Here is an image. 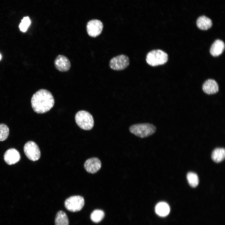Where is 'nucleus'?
I'll return each mask as SVG.
<instances>
[{"label":"nucleus","instance_id":"nucleus-1","mask_svg":"<svg viewBox=\"0 0 225 225\" xmlns=\"http://www.w3.org/2000/svg\"><path fill=\"white\" fill-rule=\"evenodd\" d=\"M54 99L52 93L45 89H41L34 93L31 99V104L34 111L42 114L48 112L53 106Z\"/></svg>","mask_w":225,"mask_h":225},{"label":"nucleus","instance_id":"nucleus-2","mask_svg":"<svg viewBox=\"0 0 225 225\" xmlns=\"http://www.w3.org/2000/svg\"><path fill=\"white\" fill-rule=\"evenodd\" d=\"M167 54L160 49L152 50L147 55L146 60L147 63L152 67L165 63L168 60Z\"/></svg>","mask_w":225,"mask_h":225},{"label":"nucleus","instance_id":"nucleus-3","mask_svg":"<svg viewBox=\"0 0 225 225\" xmlns=\"http://www.w3.org/2000/svg\"><path fill=\"white\" fill-rule=\"evenodd\" d=\"M156 127L149 123L134 124L129 128V131L132 133L141 138L148 137L156 132Z\"/></svg>","mask_w":225,"mask_h":225},{"label":"nucleus","instance_id":"nucleus-4","mask_svg":"<svg viewBox=\"0 0 225 225\" xmlns=\"http://www.w3.org/2000/svg\"><path fill=\"white\" fill-rule=\"evenodd\" d=\"M75 119L78 125L83 130H90L93 127V117L91 114L86 111H79L75 115Z\"/></svg>","mask_w":225,"mask_h":225},{"label":"nucleus","instance_id":"nucleus-5","mask_svg":"<svg viewBox=\"0 0 225 225\" xmlns=\"http://www.w3.org/2000/svg\"><path fill=\"white\" fill-rule=\"evenodd\" d=\"M83 198L79 195L73 196L67 198L65 201L66 208L72 212H77L81 210L84 205Z\"/></svg>","mask_w":225,"mask_h":225},{"label":"nucleus","instance_id":"nucleus-6","mask_svg":"<svg viewBox=\"0 0 225 225\" xmlns=\"http://www.w3.org/2000/svg\"><path fill=\"white\" fill-rule=\"evenodd\" d=\"M23 150L27 157L31 161H35L40 158V149L37 144L33 141L27 142L24 146Z\"/></svg>","mask_w":225,"mask_h":225},{"label":"nucleus","instance_id":"nucleus-7","mask_svg":"<svg viewBox=\"0 0 225 225\" xmlns=\"http://www.w3.org/2000/svg\"><path fill=\"white\" fill-rule=\"evenodd\" d=\"M129 64V59L126 55L121 54L113 57L110 61V68L114 70H123Z\"/></svg>","mask_w":225,"mask_h":225},{"label":"nucleus","instance_id":"nucleus-8","mask_svg":"<svg viewBox=\"0 0 225 225\" xmlns=\"http://www.w3.org/2000/svg\"><path fill=\"white\" fill-rule=\"evenodd\" d=\"M103 27V24L100 20L98 19L91 20L87 23L86 26L88 34L91 37H96L101 34Z\"/></svg>","mask_w":225,"mask_h":225},{"label":"nucleus","instance_id":"nucleus-9","mask_svg":"<svg viewBox=\"0 0 225 225\" xmlns=\"http://www.w3.org/2000/svg\"><path fill=\"white\" fill-rule=\"evenodd\" d=\"M54 64L56 69L61 72L68 71L71 66L68 58L62 55H59L57 57L54 61Z\"/></svg>","mask_w":225,"mask_h":225},{"label":"nucleus","instance_id":"nucleus-10","mask_svg":"<svg viewBox=\"0 0 225 225\" xmlns=\"http://www.w3.org/2000/svg\"><path fill=\"white\" fill-rule=\"evenodd\" d=\"M102 164L100 160L97 158H92L87 159L85 162L84 167L88 172L94 174L101 168Z\"/></svg>","mask_w":225,"mask_h":225},{"label":"nucleus","instance_id":"nucleus-11","mask_svg":"<svg viewBox=\"0 0 225 225\" xmlns=\"http://www.w3.org/2000/svg\"><path fill=\"white\" fill-rule=\"evenodd\" d=\"M20 159V155L19 152L14 148L8 150L4 155L5 161L9 165L16 163L19 161Z\"/></svg>","mask_w":225,"mask_h":225},{"label":"nucleus","instance_id":"nucleus-12","mask_svg":"<svg viewBox=\"0 0 225 225\" xmlns=\"http://www.w3.org/2000/svg\"><path fill=\"white\" fill-rule=\"evenodd\" d=\"M202 89L205 93L210 95L218 92L219 90V86L217 82L215 80L208 79L203 84Z\"/></svg>","mask_w":225,"mask_h":225},{"label":"nucleus","instance_id":"nucleus-13","mask_svg":"<svg viewBox=\"0 0 225 225\" xmlns=\"http://www.w3.org/2000/svg\"><path fill=\"white\" fill-rule=\"evenodd\" d=\"M225 48L224 42L219 39L214 41L212 45L210 50L211 54L213 57H217L221 55Z\"/></svg>","mask_w":225,"mask_h":225},{"label":"nucleus","instance_id":"nucleus-14","mask_svg":"<svg viewBox=\"0 0 225 225\" xmlns=\"http://www.w3.org/2000/svg\"><path fill=\"white\" fill-rule=\"evenodd\" d=\"M198 27L202 30H207L211 27L212 23L211 20L205 16L199 17L196 21Z\"/></svg>","mask_w":225,"mask_h":225},{"label":"nucleus","instance_id":"nucleus-15","mask_svg":"<svg viewBox=\"0 0 225 225\" xmlns=\"http://www.w3.org/2000/svg\"><path fill=\"white\" fill-rule=\"evenodd\" d=\"M156 213L161 217L167 215L170 212V208L168 204L164 202H160L156 205L155 208Z\"/></svg>","mask_w":225,"mask_h":225},{"label":"nucleus","instance_id":"nucleus-16","mask_svg":"<svg viewBox=\"0 0 225 225\" xmlns=\"http://www.w3.org/2000/svg\"><path fill=\"white\" fill-rule=\"evenodd\" d=\"M55 225H69V222L66 213L60 211L57 213L55 219Z\"/></svg>","mask_w":225,"mask_h":225},{"label":"nucleus","instance_id":"nucleus-17","mask_svg":"<svg viewBox=\"0 0 225 225\" xmlns=\"http://www.w3.org/2000/svg\"><path fill=\"white\" fill-rule=\"evenodd\" d=\"M225 157V149L223 148H217L215 149L212 154V160L217 163L222 161L224 159Z\"/></svg>","mask_w":225,"mask_h":225},{"label":"nucleus","instance_id":"nucleus-18","mask_svg":"<svg viewBox=\"0 0 225 225\" xmlns=\"http://www.w3.org/2000/svg\"><path fill=\"white\" fill-rule=\"evenodd\" d=\"M104 216V212L101 210H95L93 211L90 215L92 221L94 222H100Z\"/></svg>","mask_w":225,"mask_h":225},{"label":"nucleus","instance_id":"nucleus-19","mask_svg":"<svg viewBox=\"0 0 225 225\" xmlns=\"http://www.w3.org/2000/svg\"><path fill=\"white\" fill-rule=\"evenodd\" d=\"M187 178L188 183L191 187H195L197 186L199 179L197 174L193 172H189L187 175Z\"/></svg>","mask_w":225,"mask_h":225},{"label":"nucleus","instance_id":"nucleus-20","mask_svg":"<svg viewBox=\"0 0 225 225\" xmlns=\"http://www.w3.org/2000/svg\"><path fill=\"white\" fill-rule=\"evenodd\" d=\"M9 132L8 126L4 123H0V141L6 140L8 137Z\"/></svg>","mask_w":225,"mask_h":225},{"label":"nucleus","instance_id":"nucleus-21","mask_svg":"<svg viewBox=\"0 0 225 225\" xmlns=\"http://www.w3.org/2000/svg\"><path fill=\"white\" fill-rule=\"evenodd\" d=\"M31 23V21L28 16L24 17L22 20L19 25L20 30L23 32H25Z\"/></svg>","mask_w":225,"mask_h":225},{"label":"nucleus","instance_id":"nucleus-22","mask_svg":"<svg viewBox=\"0 0 225 225\" xmlns=\"http://www.w3.org/2000/svg\"><path fill=\"white\" fill-rule=\"evenodd\" d=\"M1 55L0 54V60H1Z\"/></svg>","mask_w":225,"mask_h":225}]
</instances>
